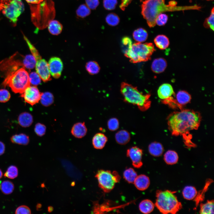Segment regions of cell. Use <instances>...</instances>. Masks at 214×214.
<instances>
[{
    "instance_id": "6da1fadb",
    "label": "cell",
    "mask_w": 214,
    "mask_h": 214,
    "mask_svg": "<svg viewBox=\"0 0 214 214\" xmlns=\"http://www.w3.org/2000/svg\"><path fill=\"white\" fill-rule=\"evenodd\" d=\"M169 129L175 136L186 135L199 126L201 116L199 112L191 109H181L170 114L167 118Z\"/></svg>"
},
{
    "instance_id": "7a4b0ae2",
    "label": "cell",
    "mask_w": 214,
    "mask_h": 214,
    "mask_svg": "<svg viewBox=\"0 0 214 214\" xmlns=\"http://www.w3.org/2000/svg\"><path fill=\"white\" fill-rule=\"evenodd\" d=\"M141 14L146 19L149 26H155L156 19L160 13L166 12L191 10H199L201 7L197 5L191 6H172L166 5L165 0H145L141 5Z\"/></svg>"
},
{
    "instance_id": "3957f363",
    "label": "cell",
    "mask_w": 214,
    "mask_h": 214,
    "mask_svg": "<svg viewBox=\"0 0 214 214\" xmlns=\"http://www.w3.org/2000/svg\"><path fill=\"white\" fill-rule=\"evenodd\" d=\"M120 91L125 102L136 106L140 111H144L150 107V94H144L136 87L125 82L121 84Z\"/></svg>"
},
{
    "instance_id": "277c9868",
    "label": "cell",
    "mask_w": 214,
    "mask_h": 214,
    "mask_svg": "<svg viewBox=\"0 0 214 214\" xmlns=\"http://www.w3.org/2000/svg\"><path fill=\"white\" fill-rule=\"evenodd\" d=\"M176 192L169 190L157 191L155 205L161 213L174 214L181 209L182 204L175 195Z\"/></svg>"
},
{
    "instance_id": "5b68a950",
    "label": "cell",
    "mask_w": 214,
    "mask_h": 214,
    "mask_svg": "<svg viewBox=\"0 0 214 214\" xmlns=\"http://www.w3.org/2000/svg\"><path fill=\"white\" fill-rule=\"evenodd\" d=\"M30 84L29 74L22 67L7 76L2 85L4 87L8 85L14 93L21 94Z\"/></svg>"
},
{
    "instance_id": "8992f818",
    "label": "cell",
    "mask_w": 214,
    "mask_h": 214,
    "mask_svg": "<svg viewBox=\"0 0 214 214\" xmlns=\"http://www.w3.org/2000/svg\"><path fill=\"white\" fill-rule=\"evenodd\" d=\"M155 51L152 43L137 42L132 44L124 51V55L129 59L130 62L136 63L150 60Z\"/></svg>"
},
{
    "instance_id": "52a82bcc",
    "label": "cell",
    "mask_w": 214,
    "mask_h": 214,
    "mask_svg": "<svg viewBox=\"0 0 214 214\" xmlns=\"http://www.w3.org/2000/svg\"><path fill=\"white\" fill-rule=\"evenodd\" d=\"M24 39L34 57L35 61V69L36 73L41 79L45 82L51 80V75L49 72L48 63L42 59L38 51L27 38L23 34Z\"/></svg>"
},
{
    "instance_id": "ba28073f",
    "label": "cell",
    "mask_w": 214,
    "mask_h": 214,
    "mask_svg": "<svg viewBox=\"0 0 214 214\" xmlns=\"http://www.w3.org/2000/svg\"><path fill=\"white\" fill-rule=\"evenodd\" d=\"M95 177L98 180L99 187L105 193L112 190L121 178L117 171L102 169L98 171Z\"/></svg>"
},
{
    "instance_id": "9c48e42d",
    "label": "cell",
    "mask_w": 214,
    "mask_h": 214,
    "mask_svg": "<svg viewBox=\"0 0 214 214\" xmlns=\"http://www.w3.org/2000/svg\"><path fill=\"white\" fill-rule=\"evenodd\" d=\"M24 10L21 0H12L8 2L0 3V11L14 25H16L19 16Z\"/></svg>"
},
{
    "instance_id": "30bf717a",
    "label": "cell",
    "mask_w": 214,
    "mask_h": 214,
    "mask_svg": "<svg viewBox=\"0 0 214 214\" xmlns=\"http://www.w3.org/2000/svg\"><path fill=\"white\" fill-rule=\"evenodd\" d=\"M21 94V97L26 102L34 105L40 101L42 93L36 86H30Z\"/></svg>"
},
{
    "instance_id": "8fae6325",
    "label": "cell",
    "mask_w": 214,
    "mask_h": 214,
    "mask_svg": "<svg viewBox=\"0 0 214 214\" xmlns=\"http://www.w3.org/2000/svg\"><path fill=\"white\" fill-rule=\"evenodd\" d=\"M143 154L142 150L137 146L132 147L127 150L126 155L131 159L133 166L139 168L142 165V157Z\"/></svg>"
},
{
    "instance_id": "7c38bea8",
    "label": "cell",
    "mask_w": 214,
    "mask_h": 214,
    "mask_svg": "<svg viewBox=\"0 0 214 214\" xmlns=\"http://www.w3.org/2000/svg\"><path fill=\"white\" fill-rule=\"evenodd\" d=\"M51 75L54 78H58L61 75L63 68V64L61 59L57 57L51 58L48 63Z\"/></svg>"
},
{
    "instance_id": "4fadbf2b",
    "label": "cell",
    "mask_w": 214,
    "mask_h": 214,
    "mask_svg": "<svg viewBox=\"0 0 214 214\" xmlns=\"http://www.w3.org/2000/svg\"><path fill=\"white\" fill-rule=\"evenodd\" d=\"M158 95L159 97L163 100L174 97L175 96V93L170 84H164L159 88Z\"/></svg>"
},
{
    "instance_id": "5bb4252c",
    "label": "cell",
    "mask_w": 214,
    "mask_h": 214,
    "mask_svg": "<svg viewBox=\"0 0 214 214\" xmlns=\"http://www.w3.org/2000/svg\"><path fill=\"white\" fill-rule=\"evenodd\" d=\"M150 183L149 177L144 174L138 175L133 183L136 188L140 191H144L149 187Z\"/></svg>"
},
{
    "instance_id": "9a60e30c",
    "label": "cell",
    "mask_w": 214,
    "mask_h": 214,
    "mask_svg": "<svg viewBox=\"0 0 214 214\" xmlns=\"http://www.w3.org/2000/svg\"><path fill=\"white\" fill-rule=\"evenodd\" d=\"M108 138L103 133H98L94 136L92 144L94 147L97 149H102L108 141Z\"/></svg>"
},
{
    "instance_id": "2e32d148",
    "label": "cell",
    "mask_w": 214,
    "mask_h": 214,
    "mask_svg": "<svg viewBox=\"0 0 214 214\" xmlns=\"http://www.w3.org/2000/svg\"><path fill=\"white\" fill-rule=\"evenodd\" d=\"M87 129L84 122H78L75 124L71 130L72 134L75 137L81 138L86 135Z\"/></svg>"
},
{
    "instance_id": "e0dca14e",
    "label": "cell",
    "mask_w": 214,
    "mask_h": 214,
    "mask_svg": "<svg viewBox=\"0 0 214 214\" xmlns=\"http://www.w3.org/2000/svg\"><path fill=\"white\" fill-rule=\"evenodd\" d=\"M117 142L120 145H125L128 143L130 139V133L127 130H122L117 131L115 135Z\"/></svg>"
},
{
    "instance_id": "ac0fdd59",
    "label": "cell",
    "mask_w": 214,
    "mask_h": 214,
    "mask_svg": "<svg viewBox=\"0 0 214 214\" xmlns=\"http://www.w3.org/2000/svg\"><path fill=\"white\" fill-rule=\"evenodd\" d=\"M167 66L166 60L163 58H159L155 59L152 62L151 69L152 71L156 73H159L163 72Z\"/></svg>"
},
{
    "instance_id": "d6986e66",
    "label": "cell",
    "mask_w": 214,
    "mask_h": 214,
    "mask_svg": "<svg viewBox=\"0 0 214 214\" xmlns=\"http://www.w3.org/2000/svg\"><path fill=\"white\" fill-rule=\"evenodd\" d=\"M213 182V181L212 180L210 179H207L206 181L204 188L202 190L197 192L196 196L194 199L196 204L195 209H196L197 207L199 204L200 202H202L204 201L205 198V193L207 191L209 186Z\"/></svg>"
},
{
    "instance_id": "ffe728a7",
    "label": "cell",
    "mask_w": 214,
    "mask_h": 214,
    "mask_svg": "<svg viewBox=\"0 0 214 214\" xmlns=\"http://www.w3.org/2000/svg\"><path fill=\"white\" fill-rule=\"evenodd\" d=\"M148 149L150 153L155 157H159L161 155L164 150L162 144L155 141L151 143L149 145Z\"/></svg>"
},
{
    "instance_id": "44dd1931",
    "label": "cell",
    "mask_w": 214,
    "mask_h": 214,
    "mask_svg": "<svg viewBox=\"0 0 214 214\" xmlns=\"http://www.w3.org/2000/svg\"><path fill=\"white\" fill-rule=\"evenodd\" d=\"M18 121L21 126L24 127H27L32 124L33 118L30 114L24 112L19 115L18 118Z\"/></svg>"
},
{
    "instance_id": "7402d4cb",
    "label": "cell",
    "mask_w": 214,
    "mask_h": 214,
    "mask_svg": "<svg viewBox=\"0 0 214 214\" xmlns=\"http://www.w3.org/2000/svg\"><path fill=\"white\" fill-rule=\"evenodd\" d=\"M155 205L150 200L147 199L141 201L139 205L140 211L144 214H148L154 210Z\"/></svg>"
},
{
    "instance_id": "603a6c76",
    "label": "cell",
    "mask_w": 214,
    "mask_h": 214,
    "mask_svg": "<svg viewBox=\"0 0 214 214\" xmlns=\"http://www.w3.org/2000/svg\"><path fill=\"white\" fill-rule=\"evenodd\" d=\"M191 100V95L185 91H180L176 95V100L177 103L182 106L189 103Z\"/></svg>"
},
{
    "instance_id": "cb8c5ba5",
    "label": "cell",
    "mask_w": 214,
    "mask_h": 214,
    "mask_svg": "<svg viewBox=\"0 0 214 214\" xmlns=\"http://www.w3.org/2000/svg\"><path fill=\"white\" fill-rule=\"evenodd\" d=\"M154 42L156 46L161 50L166 48L169 44L168 38L164 35L157 36L154 39Z\"/></svg>"
},
{
    "instance_id": "d4e9b609",
    "label": "cell",
    "mask_w": 214,
    "mask_h": 214,
    "mask_svg": "<svg viewBox=\"0 0 214 214\" xmlns=\"http://www.w3.org/2000/svg\"><path fill=\"white\" fill-rule=\"evenodd\" d=\"M214 205L213 200H208L204 203H201L199 213L202 214H214Z\"/></svg>"
},
{
    "instance_id": "484cf974",
    "label": "cell",
    "mask_w": 214,
    "mask_h": 214,
    "mask_svg": "<svg viewBox=\"0 0 214 214\" xmlns=\"http://www.w3.org/2000/svg\"><path fill=\"white\" fill-rule=\"evenodd\" d=\"M164 160L165 162L169 165H173L176 163L178 160L177 153L172 150L167 151L164 155Z\"/></svg>"
},
{
    "instance_id": "4316f807",
    "label": "cell",
    "mask_w": 214,
    "mask_h": 214,
    "mask_svg": "<svg viewBox=\"0 0 214 214\" xmlns=\"http://www.w3.org/2000/svg\"><path fill=\"white\" fill-rule=\"evenodd\" d=\"M48 28L51 34L53 35H58L61 32L63 26L59 21L55 20L49 22Z\"/></svg>"
},
{
    "instance_id": "83f0119b",
    "label": "cell",
    "mask_w": 214,
    "mask_h": 214,
    "mask_svg": "<svg viewBox=\"0 0 214 214\" xmlns=\"http://www.w3.org/2000/svg\"><path fill=\"white\" fill-rule=\"evenodd\" d=\"M147 31L142 28L135 30L133 33V37L134 40L137 42L142 43L145 41L148 37Z\"/></svg>"
},
{
    "instance_id": "f1b7e54d",
    "label": "cell",
    "mask_w": 214,
    "mask_h": 214,
    "mask_svg": "<svg viewBox=\"0 0 214 214\" xmlns=\"http://www.w3.org/2000/svg\"><path fill=\"white\" fill-rule=\"evenodd\" d=\"M197 191L196 188L191 186H185L182 191L183 197L188 200L194 199L196 196Z\"/></svg>"
},
{
    "instance_id": "f546056e",
    "label": "cell",
    "mask_w": 214,
    "mask_h": 214,
    "mask_svg": "<svg viewBox=\"0 0 214 214\" xmlns=\"http://www.w3.org/2000/svg\"><path fill=\"white\" fill-rule=\"evenodd\" d=\"M11 141L14 143L23 145H26L29 143V137L26 135L21 133L16 134L11 138Z\"/></svg>"
},
{
    "instance_id": "4dcf8cb0",
    "label": "cell",
    "mask_w": 214,
    "mask_h": 214,
    "mask_svg": "<svg viewBox=\"0 0 214 214\" xmlns=\"http://www.w3.org/2000/svg\"><path fill=\"white\" fill-rule=\"evenodd\" d=\"M123 176L124 179L128 183H133L137 175L136 172L133 168H130L125 170Z\"/></svg>"
},
{
    "instance_id": "1f68e13d",
    "label": "cell",
    "mask_w": 214,
    "mask_h": 214,
    "mask_svg": "<svg viewBox=\"0 0 214 214\" xmlns=\"http://www.w3.org/2000/svg\"><path fill=\"white\" fill-rule=\"evenodd\" d=\"M14 185L11 181L6 180L2 183L0 182V189L2 192L5 194L11 193L14 189Z\"/></svg>"
},
{
    "instance_id": "d6a6232c",
    "label": "cell",
    "mask_w": 214,
    "mask_h": 214,
    "mask_svg": "<svg viewBox=\"0 0 214 214\" xmlns=\"http://www.w3.org/2000/svg\"><path fill=\"white\" fill-rule=\"evenodd\" d=\"M86 68L88 73L92 75L98 73L100 70L98 64L95 61H90L87 62L86 65Z\"/></svg>"
},
{
    "instance_id": "836d02e7",
    "label": "cell",
    "mask_w": 214,
    "mask_h": 214,
    "mask_svg": "<svg viewBox=\"0 0 214 214\" xmlns=\"http://www.w3.org/2000/svg\"><path fill=\"white\" fill-rule=\"evenodd\" d=\"M40 100L43 105L48 106L53 102L54 97L52 94L49 92L42 93Z\"/></svg>"
},
{
    "instance_id": "e575fe53",
    "label": "cell",
    "mask_w": 214,
    "mask_h": 214,
    "mask_svg": "<svg viewBox=\"0 0 214 214\" xmlns=\"http://www.w3.org/2000/svg\"><path fill=\"white\" fill-rule=\"evenodd\" d=\"M90 9L86 5L82 4L79 6L76 11L77 15L82 18H84L90 13Z\"/></svg>"
},
{
    "instance_id": "d590c367",
    "label": "cell",
    "mask_w": 214,
    "mask_h": 214,
    "mask_svg": "<svg viewBox=\"0 0 214 214\" xmlns=\"http://www.w3.org/2000/svg\"><path fill=\"white\" fill-rule=\"evenodd\" d=\"M24 67L30 70L33 68L35 66L36 61L32 55H28L24 56L23 59Z\"/></svg>"
},
{
    "instance_id": "8d00e7d4",
    "label": "cell",
    "mask_w": 214,
    "mask_h": 214,
    "mask_svg": "<svg viewBox=\"0 0 214 214\" xmlns=\"http://www.w3.org/2000/svg\"><path fill=\"white\" fill-rule=\"evenodd\" d=\"M18 174V170L17 168L15 166L11 165L8 168L4 174V176L10 179H13L17 177Z\"/></svg>"
},
{
    "instance_id": "74e56055",
    "label": "cell",
    "mask_w": 214,
    "mask_h": 214,
    "mask_svg": "<svg viewBox=\"0 0 214 214\" xmlns=\"http://www.w3.org/2000/svg\"><path fill=\"white\" fill-rule=\"evenodd\" d=\"M106 20L107 23L109 25L115 26L119 23V19L116 14L111 13L107 16L106 18Z\"/></svg>"
},
{
    "instance_id": "f35d334b",
    "label": "cell",
    "mask_w": 214,
    "mask_h": 214,
    "mask_svg": "<svg viewBox=\"0 0 214 214\" xmlns=\"http://www.w3.org/2000/svg\"><path fill=\"white\" fill-rule=\"evenodd\" d=\"M107 125L108 129L109 130L112 131H115L119 127V121L116 118H111L108 120Z\"/></svg>"
},
{
    "instance_id": "ab89813d",
    "label": "cell",
    "mask_w": 214,
    "mask_h": 214,
    "mask_svg": "<svg viewBox=\"0 0 214 214\" xmlns=\"http://www.w3.org/2000/svg\"><path fill=\"white\" fill-rule=\"evenodd\" d=\"M214 9L213 7L210 15L208 17L206 18L204 23V26L207 28H210L213 31L214 29Z\"/></svg>"
},
{
    "instance_id": "60d3db41",
    "label": "cell",
    "mask_w": 214,
    "mask_h": 214,
    "mask_svg": "<svg viewBox=\"0 0 214 214\" xmlns=\"http://www.w3.org/2000/svg\"><path fill=\"white\" fill-rule=\"evenodd\" d=\"M30 84L34 86H37L40 84L41 78L36 72H32L29 75Z\"/></svg>"
},
{
    "instance_id": "b9f144b4",
    "label": "cell",
    "mask_w": 214,
    "mask_h": 214,
    "mask_svg": "<svg viewBox=\"0 0 214 214\" xmlns=\"http://www.w3.org/2000/svg\"><path fill=\"white\" fill-rule=\"evenodd\" d=\"M9 92L5 89H0V102L5 103L8 101L10 98Z\"/></svg>"
},
{
    "instance_id": "7bdbcfd3",
    "label": "cell",
    "mask_w": 214,
    "mask_h": 214,
    "mask_svg": "<svg viewBox=\"0 0 214 214\" xmlns=\"http://www.w3.org/2000/svg\"><path fill=\"white\" fill-rule=\"evenodd\" d=\"M168 20V16L165 14L160 13L157 17L156 24L159 26H162L166 24Z\"/></svg>"
},
{
    "instance_id": "ee69618b",
    "label": "cell",
    "mask_w": 214,
    "mask_h": 214,
    "mask_svg": "<svg viewBox=\"0 0 214 214\" xmlns=\"http://www.w3.org/2000/svg\"><path fill=\"white\" fill-rule=\"evenodd\" d=\"M117 3V0H104L103 1L104 8L108 10L114 9Z\"/></svg>"
},
{
    "instance_id": "f6af8a7d",
    "label": "cell",
    "mask_w": 214,
    "mask_h": 214,
    "mask_svg": "<svg viewBox=\"0 0 214 214\" xmlns=\"http://www.w3.org/2000/svg\"><path fill=\"white\" fill-rule=\"evenodd\" d=\"M46 129L45 126L40 123L37 124L34 128V131L39 136H43L45 134Z\"/></svg>"
},
{
    "instance_id": "bcb514c9",
    "label": "cell",
    "mask_w": 214,
    "mask_h": 214,
    "mask_svg": "<svg viewBox=\"0 0 214 214\" xmlns=\"http://www.w3.org/2000/svg\"><path fill=\"white\" fill-rule=\"evenodd\" d=\"M15 213L16 214H30L31 213V211L27 206L21 205L17 208Z\"/></svg>"
},
{
    "instance_id": "7dc6e473",
    "label": "cell",
    "mask_w": 214,
    "mask_h": 214,
    "mask_svg": "<svg viewBox=\"0 0 214 214\" xmlns=\"http://www.w3.org/2000/svg\"><path fill=\"white\" fill-rule=\"evenodd\" d=\"M86 4L90 9L95 10L99 4V0H85Z\"/></svg>"
},
{
    "instance_id": "c3c4849f",
    "label": "cell",
    "mask_w": 214,
    "mask_h": 214,
    "mask_svg": "<svg viewBox=\"0 0 214 214\" xmlns=\"http://www.w3.org/2000/svg\"><path fill=\"white\" fill-rule=\"evenodd\" d=\"M122 43L127 49L124 51L126 50L132 45V41L131 39L128 37H124L122 40Z\"/></svg>"
},
{
    "instance_id": "681fc988",
    "label": "cell",
    "mask_w": 214,
    "mask_h": 214,
    "mask_svg": "<svg viewBox=\"0 0 214 214\" xmlns=\"http://www.w3.org/2000/svg\"><path fill=\"white\" fill-rule=\"evenodd\" d=\"M132 0H122L121 3L120 5V7L121 9L123 10H124L125 8L129 4Z\"/></svg>"
},
{
    "instance_id": "f907efd6",
    "label": "cell",
    "mask_w": 214,
    "mask_h": 214,
    "mask_svg": "<svg viewBox=\"0 0 214 214\" xmlns=\"http://www.w3.org/2000/svg\"><path fill=\"white\" fill-rule=\"evenodd\" d=\"M5 146L4 144L0 141V155H2L4 152Z\"/></svg>"
},
{
    "instance_id": "816d5d0a",
    "label": "cell",
    "mask_w": 214,
    "mask_h": 214,
    "mask_svg": "<svg viewBox=\"0 0 214 214\" xmlns=\"http://www.w3.org/2000/svg\"><path fill=\"white\" fill-rule=\"evenodd\" d=\"M27 2L31 4H37L40 2L41 0H26Z\"/></svg>"
},
{
    "instance_id": "f5cc1de1",
    "label": "cell",
    "mask_w": 214,
    "mask_h": 214,
    "mask_svg": "<svg viewBox=\"0 0 214 214\" xmlns=\"http://www.w3.org/2000/svg\"><path fill=\"white\" fill-rule=\"evenodd\" d=\"M177 2L175 1H171L169 2V4L172 6L176 5Z\"/></svg>"
},
{
    "instance_id": "db71d44e",
    "label": "cell",
    "mask_w": 214,
    "mask_h": 214,
    "mask_svg": "<svg viewBox=\"0 0 214 214\" xmlns=\"http://www.w3.org/2000/svg\"><path fill=\"white\" fill-rule=\"evenodd\" d=\"M12 0H0V3H5L10 2Z\"/></svg>"
},
{
    "instance_id": "11a10c76",
    "label": "cell",
    "mask_w": 214,
    "mask_h": 214,
    "mask_svg": "<svg viewBox=\"0 0 214 214\" xmlns=\"http://www.w3.org/2000/svg\"><path fill=\"white\" fill-rule=\"evenodd\" d=\"M53 207L51 206H49L48 207V211L49 212H51L52 211H53Z\"/></svg>"
},
{
    "instance_id": "9f6ffc18",
    "label": "cell",
    "mask_w": 214,
    "mask_h": 214,
    "mask_svg": "<svg viewBox=\"0 0 214 214\" xmlns=\"http://www.w3.org/2000/svg\"><path fill=\"white\" fill-rule=\"evenodd\" d=\"M2 173L1 171V170L0 169V179L2 177Z\"/></svg>"
},
{
    "instance_id": "6f0895ef",
    "label": "cell",
    "mask_w": 214,
    "mask_h": 214,
    "mask_svg": "<svg viewBox=\"0 0 214 214\" xmlns=\"http://www.w3.org/2000/svg\"></svg>"
}]
</instances>
